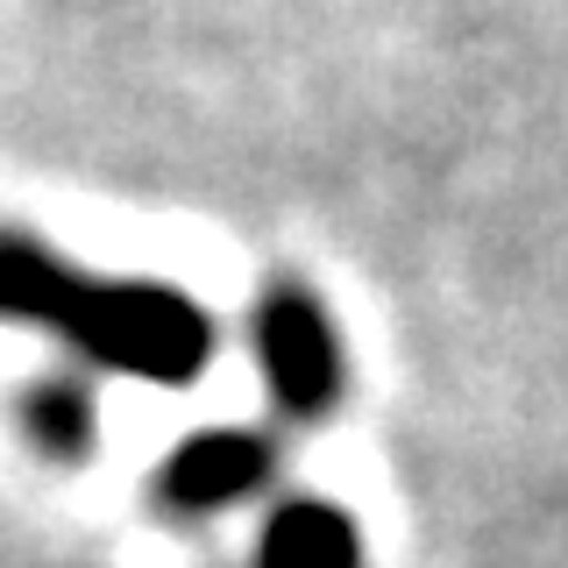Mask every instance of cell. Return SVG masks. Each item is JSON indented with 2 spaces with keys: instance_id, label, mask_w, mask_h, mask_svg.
Masks as SVG:
<instances>
[{
  "instance_id": "1",
  "label": "cell",
  "mask_w": 568,
  "mask_h": 568,
  "mask_svg": "<svg viewBox=\"0 0 568 568\" xmlns=\"http://www.w3.org/2000/svg\"><path fill=\"white\" fill-rule=\"evenodd\" d=\"M50 327H58L79 355H93L100 369L142 377V384H192L206 369V355H213L206 306L185 298L178 284H150V277L100 284V277L71 271Z\"/></svg>"
},
{
  "instance_id": "2",
  "label": "cell",
  "mask_w": 568,
  "mask_h": 568,
  "mask_svg": "<svg viewBox=\"0 0 568 568\" xmlns=\"http://www.w3.org/2000/svg\"><path fill=\"white\" fill-rule=\"evenodd\" d=\"M256 369L271 384V405L284 419H320L342 398V342H334L327 313L298 284H271L256 306Z\"/></svg>"
},
{
  "instance_id": "3",
  "label": "cell",
  "mask_w": 568,
  "mask_h": 568,
  "mask_svg": "<svg viewBox=\"0 0 568 568\" xmlns=\"http://www.w3.org/2000/svg\"><path fill=\"white\" fill-rule=\"evenodd\" d=\"M271 440L248 434V426H206V434L178 440L156 469V505L171 519H213V511H235L242 497H256L271 484Z\"/></svg>"
},
{
  "instance_id": "4",
  "label": "cell",
  "mask_w": 568,
  "mask_h": 568,
  "mask_svg": "<svg viewBox=\"0 0 568 568\" xmlns=\"http://www.w3.org/2000/svg\"><path fill=\"white\" fill-rule=\"evenodd\" d=\"M256 568H363V532L327 497H284L256 532Z\"/></svg>"
},
{
  "instance_id": "5",
  "label": "cell",
  "mask_w": 568,
  "mask_h": 568,
  "mask_svg": "<svg viewBox=\"0 0 568 568\" xmlns=\"http://www.w3.org/2000/svg\"><path fill=\"white\" fill-rule=\"evenodd\" d=\"M29 434H36V448L43 455H58V462H85V448H93V434H100V419H93V398H85V384H36L29 390Z\"/></svg>"
}]
</instances>
